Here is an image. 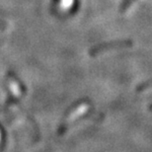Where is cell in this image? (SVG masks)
<instances>
[{
	"label": "cell",
	"mask_w": 152,
	"mask_h": 152,
	"mask_svg": "<svg viewBox=\"0 0 152 152\" xmlns=\"http://www.w3.org/2000/svg\"><path fill=\"white\" fill-rule=\"evenodd\" d=\"M132 45V42H111V44H105L98 45V47L92 48L91 50V54L92 56H96V54H100L106 51L115 50V48H126Z\"/></svg>",
	"instance_id": "cell-1"
},
{
	"label": "cell",
	"mask_w": 152,
	"mask_h": 152,
	"mask_svg": "<svg viewBox=\"0 0 152 152\" xmlns=\"http://www.w3.org/2000/svg\"><path fill=\"white\" fill-rule=\"evenodd\" d=\"M134 1V0H124V4H123V7H121V9L123 10H126V9L129 7V6L132 4V3Z\"/></svg>",
	"instance_id": "cell-2"
},
{
	"label": "cell",
	"mask_w": 152,
	"mask_h": 152,
	"mask_svg": "<svg viewBox=\"0 0 152 152\" xmlns=\"http://www.w3.org/2000/svg\"><path fill=\"white\" fill-rule=\"evenodd\" d=\"M0 135H1V134H0ZM0 137H1V136H0Z\"/></svg>",
	"instance_id": "cell-3"
}]
</instances>
